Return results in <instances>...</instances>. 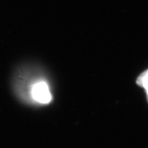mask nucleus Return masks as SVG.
<instances>
[{
  "label": "nucleus",
  "instance_id": "1",
  "mask_svg": "<svg viewBox=\"0 0 148 148\" xmlns=\"http://www.w3.org/2000/svg\"><path fill=\"white\" fill-rule=\"evenodd\" d=\"M33 99L40 103H49L51 100V95L47 84L43 81L38 82L33 85L32 88Z\"/></svg>",
  "mask_w": 148,
  "mask_h": 148
},
{
  "label": "nucleus",
  "instance_id": "2",
  "mask_svg": "<svg viewBox=\"0 0 148 148\" xmlns=\"http://www.w3.org/2000/svg\"><path fill=\"white\" fill-rule=\"evenodd\" d=\"M136 84L145 90L147 98H148V69L143 72L136 79Z\"/></svg>",
  "mask_w": 148,
  "mask_h": 148
}]
</instances>
